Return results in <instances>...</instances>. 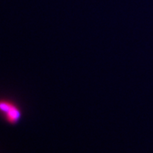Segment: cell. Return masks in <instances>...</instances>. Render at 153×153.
<instances>
[{"label": "cell", "mask_w": 153, "mask_h": 153, "mask_svg": "<svg viewBox=\"0 0 153 153\" xmlns=\"http://www.w3.org/2000/svg\"><path fill=\"white\" fill-rule=\"evenodd\" d=\"M0 114L7 123L12 125L18 123L22 116L18 105L8 99H0Z\"/></svg>", "instance_id": "6da1fadb"}]
</instances>
